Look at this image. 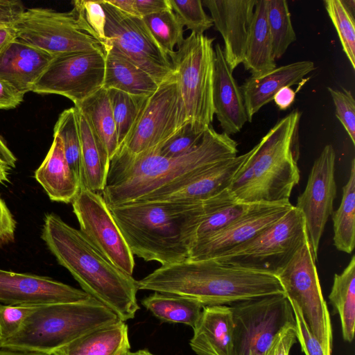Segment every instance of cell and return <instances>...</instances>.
<instances>
[{
	"instance_id": "30",
	"label": "cell",
	"mask_w": 355,
	"mask_h": 355,
	"mask_svg": "<svg viewBox=\"0 0 355 355\" xmlns=\"http://www.w3.org/2000/svg\"><path fill=\"white\" fill-rule=\"evenodd\" d=\"M75 107L85 116L111 160L119 142L107 90L102 87Z\"/></svg>"
},
{
	"instance_id": "31",
	"label": "cell",
	"mask_w": 355,
	"mask_h": 355,
	"mask_svg": "<svg viewBox=\"0 0 355 355\" xmlns=\"http://www.w3.org/2000/svg\"><path fill=\"white\" fill-rule=\"evenodd\" d=\"M329 300L340 316L343 339L351 343L354 340L355 329L354 255L341 273L334 275Z\"/></svg>"
},
{
	"instance_id": "58",
	"label": "cell",
	"mask_w": 355,
	"mask_h": 355,
	"mask_svg": "<svg viewBox=\"0 0 355 355\" xmlns=\"http://www.w3.org/2000/svg\"><path fill=\"white\" fill-rule=\"evenodd\" d=\"M2 345H3V342H2V340H1V339L0 338V349L2 348Z\"/></svg>"
},
{
	"instance_id": "57",
	"label": "cell",
	"mask_w": 355,
	"mask_h": 355,
	"mask_svg": "<svg viewBox=\"0 0 355 355\" xmlns=\"http://www.w3.org/2000/svg\"><path fill=\"white\" fill-rule=\"evenodd\" d=\"M125 355H155L148 349H139L136 352H128Z\"/></svg>"
},
{
	"instance_id": "49",
	"label": "cell",
	"mask_w": 355,
	"mask_h": 355,
	"mask_svg": "<svg viewBox=\"0 0 355 355\" xmlns=\"http://www.w3.org/2000/svg\"><path fill=\"white\" fill-rule=\"evenodd\" d=\"M135 5L141 18L172 9L170 0H135Z\"/></svg>"
},
{
	"instance_id": "40",
	"label": "cell",
	"mask_w": 355,
	"mask_h": 355,
	"mask_svg": "<svg viewBox=\"0 0 355 355\" xmlns=\"http://www.w3.org/2000/svg\"><path fill=\"white\" fill-rule=\"evenodd\" d=\"M73 10L85 21L106 52L110 48L105 35V14L100 1L75 0Z\"/></svg>"
},
{
	"instance_id": "29",
	"label": "cell",
	"mask_w": 355,
	"mask_h": 355,
	"mask_svg": "<svg viewBox=\"0 0 355 355\" xmlns=\"http://www.w3.org/2000/svg\"><path fill=\"white\" fill-rule=\"evenodd\" d=\"M243 64L252 75L260 74L276 67L268 25L266 0L257 1Z\"/></svg>"
},
{
	"instance_id": "4",
	"label": "cell",
	"mask_w": 355,
	"mask_h": 355,
	"mask_svg": "<svg viewBox=\"0 0 355 355\" xmlns=\"http://www.w3.org/2000/svg\"><path fill=\"white\" fill-rule=\"evenodd\" d=\"M41 238L83 291L115 313L121 321L135 318L139 309L137 280L112 264L80 230L59 216L48 214Z\"/></svg>"
},
{
	"instance_id": "19",
	"label": "cell",
	"mask_w": 355,
	"mask_h": 355,
	"mask_svg": "<svg viewBox=\"0 0 355 355\" xmlns=\"http://www.w3.org/2000/svg\"><path fill=\"white\" fill-rule=\"evenodd\" d=\"M92 296L50 277L0 269V302L6 305L76 302Z\"/></svg>"
},
{
	"instance_id": "21",
	"label": "cell",
	"mask_w": 355,
	"mask_h": 355,
	"mask_svg": "<svg viewBox=\"0 0 355 355\" xmlns=\"http://www.w3.org/2000/svg\"><path fill=\"white\" fill-rule=\"evenodd\" d=\"M213 104L223 132L230 136L242 129L248 121L242 93L224 58L223 48L214 49Z\"/></svg>"
},
{
	"instance_id": "10",
	"label": "cell",
	"mask_w": 355,
	"mask_h": 355,
	"mask_svg": "<svg viewBox=\"0 0 355 355\" xmlns=\"http://www.w3.org/2000/svg\"><path fill=\"white\" fill-rule=\"evenodd\" d=\"M187 124L184 104L173 72L146 98L132 128L116 153L136 156L158 148Z\"/></svg>"
},
{
	"instance_id": "42",
	"label": "cell",
	"mask_w": 355,
	"mask_h": 355,
	"mask_svg": "<svg viewBox=\"0 0 355 355\" xmlns=\"http://www.w3.org/2000/svg\"><path fill=\"white\" fill-rule=\"evenodd\" d=\"M336 107V116L355 145V100L350 90L327 87Z\"/></svg>"
},
{
	"instance_id": "53",
	"label": "cell",
	"mask_w": 355,
	"mask_h": 355,
	"mask_svg": "<svg viewBox=\"0 0 355 355\" xmlns=\"http://www.w3.org/2000/svg\"><path fill=\"white\" fill-rule=\"evenodd\" d=\"M0 159L10 168H15L17 158L0 137Z\"/></svg>"
},
{
	"instance_id": "34",
	"label": "cell",
	"mask_w": 355,
	"mask_h": 355,
	"mask_svg": "<svg viewBox=\"0 0 355 355\" xmlns=\"http://www.w3.org/2000/svg\"><path fill=\"white\" fill-rule=\"evenodd\" d=\"M267 20L275 59L281 58L288 46L295 41L288 2L286 0H266Z\"/></svg>"
},
{
	"instance_id": "7",
	"label": "cell",
	"mask_w": 355,
	"mask_h": 355,
	"mask_svg": "<svg viewBox=\"0 0 355 355\" xmlns=\"http://www.w3.org/2000/svg\"><path fill=\"white\" fill-rule=\"evenodd\" d=\"M213 38L191 33L169 55L184 104L188 124L203 131L214 119Z\"/></svg>"
},
{
	"instance_id": "46",
	"label": "cell",
	"mask_w": 355,
	"mask_h": 355,
	"mask_svg": "<svg viewBox=\"0 0 355 355\" xmlns=\"http://www.w3.org/2000/svg\"><path fill=\"white\" fill-rule=\"evenodd\" d=\"M24 10L20 1L0 0V28L12 27Z\"/></svg>"
},
{
	"instance_id": "11",
	"label": "cell",
	"mask_w": 355,
	"mask_h": 355,
	"mask_svg": "<svg viewBox=\"0 0 355 355\" xmlns=\"http://www.w3.org/2000/svg\"><path fill=\"white\" fill-rule=\"evenodd\" d=\"M275 275L288 300L294 301L300 309L306 324L322 345L326 355H331V320L309 239Z\"/></svg>"
},
{
	"instance_id": "33",
	"label": "cell",
	"mask_w": 355,
	"mask_h": 355,
	"mask_svg": "<svg viewBox=\"0 0 355 355\" xmlns=\"http://www.w3.org/2000/svg\"><path fill=\"white\" fill-rule=\"evenodd\" d=\"M334 245L339 251L351 254L355 246V159L351 162L349 179L343 187L342 199L333 213Z\"/></svg>"
},
{
	"instance_id": "56",
	"label": "cell",
	"mask_w": 355,
	"mask_h": 355,
	"mask_svg": "<svg viewBox=\"0 0 355 355\" xmlns=\"http://www.w3.org/2000/svg\"><path fill=\"white\" fill-rule=\"evenodd\" d=\"M343 1L349 10L354 15L355 1L354 0H343Z\"/></svg>"
},
{
	"instance_id": "38",
	"label": "cell",
	"mask_w": 355,
	"mask_h": 355,
	"mask_svg": "<svg viewBox=\"0 0 355 355\" xmlns=\"http://www.w3.org/2000/svg\"><path fill=\"white\" fill-rule=\"evenodd\" d=\"M327 14L334 24L343 50L355 69V21L354 15L343 0H324Z\"/></svg>"
},
{
	"instance_id": "26",
	"label": "cell",
	"mask_w": 355,
	"mask_h": 355,
	"mask_svg": "<svg viewBox=\"0 0 355 355\" xmlns=\"http://www.w3.org/2000/svg\"><path fill=\"white\" fill-rule=\"evenodd\" d=\"M159 83L114 48L105 54V69L103 87L116 89L141 97H148Z\"/></svg>"
},
{
	"instance_id": "16",
	"label": "cell",
	"mask_w": 355,
	"mask_h": 355,
	"mask_svg": "<svg viewBox=\"0 0 355 355\" xmlns=\"http://www.w3.org/2000/svg\"><path fill=\"white\" fill-rule=\"evenodd\" d=\"M336 153L326 145L315 160L304 191L295 206L302 214L309 243L316 261L319 245L326 223L333 214L336 197L335 180Z\"/></svg>"
},
{
	"instance_id": "44",
	"label": "cell",
	"mask_w": 355,
	"mask_h": 355,
	"mask_svg": "<svg viewBox=\"0 0 355 355\" xmlns=\"http://www.w3.org/2000/svg\"><path fill=\"white\" fill-rule=\"evenodd\" d=\"M292 306L296 327V336L305 355H326L318 340L309 331L297 304L288 300Z\"/></svg>"
},
{
	"instance_id": "28",
	"label": "cell",
	"mask_w": 355,
	"mask_h": 355,
	"mask_svg": "<svg viewBox=\"0 0 355 355\" xmlns=\"http://www.w3.org/2000/svg\"><path fill=\"white\" fill-rule=\"evenodd\" d=\"M130 349L128 325L119 321L87 334L51 355H125Z\"/></svg>"
},
{
	"instance_id": "55",
	"label": "cell",
	"mask_w": 355,
	"mask_h": 355,
	"mask_svg": "<svg viewBox=\"0 0 355 355\" xmlns=\"http://www.w3.org/2000/svg\"><path fill=\"white\" fill-rule=\"evenodd\" d=\"M10 168L0 159V184L8 182L9 170Z\"/></svg>"
},
{
	"instance_id": "23",
	"label": "cell",
	"mask_w": 355,
	"mask_h": 355,
	"mask_svg": "<svg viewBox=\"0 0 355 355\" xmlns=\"http://www.w3.org/2000/svg\"><path fill=\"white\" fill-rule=\"evenodd\" d=\"M189 345L197 355H233L234 323L230 306H205Z\"/></svg>"
},
{
	"instance_id": "51",
	"label": "cell",
	"mask_w": 355,
	"mask_h": 355,
	"mask_svg": "<svg viewBox=\"0 0 355 355\" xmlns=\"http://www.w3.org/2000/svg\"><path fill=\"white\" fill-rule=\"evenodd\" d=\"M107 1L127 15L141 17L136 8L135 0H108Z\"/></svg>"
},
{
	"instance_id": "17",
	"label": "cell",
	"mask_w": 355,
	"mask_h": 355,
	"mask_svg": "<svg viewBox=\"0 0 355 355\" xmlns=\"http://www.w3.org/2000/svg\"><path fill=\"white\" fill-rule=\"evenodd\" d=\"M292 207L290 201L257 203L224 228L196 242L188 259H214L254 237L284 216Z\"/></svg>"
},
{
	"instance_id": "41",
	"label": "cell",
	"mask_w": 355,
	"mask_h": 355,
	"mask_svg": "<svg viewBox=\"0 0 355 355\" xmlns=\"http://www.w3.org/2000/svg\"><path fill=\"white\" fill-rule=\"evenodd\" d=\"M205 130H197L187 124L160 147L153 150L166 157L180 156L191 150L201 141Z\"/></svg>"
},
{
	"instance_id": "15",
	"label": "cell",
	"mask_w": 355,
	"mask_h": 355,
	"mask_svg": "<svg viewBox=\"0 0 355 355\" xmlns=\"http://www.w3.org/2000/svg\"><path fill=\"white\" fill-rule=\"evenodd\" d=\"M71 203L80 231L112 264L132 276L134 255L102 194L81 189Z\"/></svg>"
},
{
	"instance_id": "14",
	"label": "cell",
	"mask_w": 355,
	"mask_h": 355,
	"mask_svg": "<svg viewBox=\"0 0 355 355\" xmlns=\"http://www.w3.org/2000/svg\"><path fill=\"white\" fill-rule=\"evenodd\" d=\"M105 54L91 51L54 57L31 92L61 95L76 106L103 87Z\"/></svg>"
},
{
	"instance_id": "36",
	"label": "cell",
	"mask_w": 355,
	"mask_h": 355,
	"mask_svg": "<svg viewBox=\"0 0 355 355\" xmlns=\"http://www.w3.org/2000/svg\"><path fill=\"white\" fill-rule=\"evenodd\" d=\"M53 134L62 139L67 162L80 179L81 167V139L78 111L74 106L64 110L54 126Z\"/></svg>"
},
{
	"instance_id": "48",
	"label": "cell",
	"mask_w": 355,
	"mask_h": 355,
	"mask_svg": "<svg viewBox=\"0 0 355 355\" xmlns=\"http://www.w3.org/2000/svg\"><path fill=\"white\" fill-rule=\"evenodd\" d=\"M24 94L6 81L0 79V110H10L18 106Z\"/></svg>"
},
{
	"instance_id": "50",
	"label": "cell",
	"mask_w": 355,
	"mask_h": 355,
	"mask_svg": "<svg viewBox=\"0 0 355 355\" xmlns=\"http://www.w3.org/2000/svg\"><path fill=\"white\" fill-rule=\"evenodd\" d=\"M295 99V92L291 87L281 88L274 96L272 101L282 110L289 108Z\"/></svg>"
},
{
	"instance_id": "12",
	"label": "cell",
	"mask_w": 355,
	"mask_h": 355,
	"mask_svg": "<svg viewBox=\"0 0 355 355\" xmlns=\"http://www.w3.org/2000/svg\"><path fill=\"white\" fill-rule=\"evenodd\" d=\"M234 323L233 355H265L276 335L295 324L292 306L284 294L231 304Z\"/></svg>"
},
{
	"instance_id": "27",
	"label": "cell",
	"mask_w": 355,
	"mask_h": 355,
	"mask_svg": "<svg viewBox=\"0 0 355 355\" xmlns=\"http://www.w3.org/2000/svg\"><path fill=\"white\" fill-rule=\"evenodd\" d=\"M78 111L81 139L80 189L102 194L106 185L110 160L87 119Z\"/></svg>"
},
{
	"instance_id": "52",
	"label": "cell",
	"mask_w": 355,
	"mask_h": 355,
	"mask_svg": "<svg viewBox=\"0 0 355 355\" xmlns=\"http://www.w3.org/2000/svg\"><path fill=\"white\" fill-rule=\"evenodd\" d=\"M15 39L16 35L12 27L0 28V54Z\"/></svg>"
},
{
	"instance_id": "35",
	"label": "cell",
	"mask_w": 355,
	"mask_h": 355,
	"mask_svg": "<svg viewBox=\"0 0 355 355\" xmlns=\"http://www.w3.org/2000/svg\"><path fill=\"white\" fill-rule=\"evenodd\" d=\"M142 19L155 42L168 56L184 40V26L172 9L144 16Z\"/></svg>"
},
{
	"instance_id": "37",
	"label": "cell",
	"mask_w": 355,
	"mask_h": 355,
	"mask_svg": "<svg viewBox=\"0 0 355 355\" xmlns=\"http://www.w3.org/2000/svg\"><path fill=\"white\" fill-rule=\"evenodd\" d=\"M107 90L116 124L119 148L132 128L147 97L135 96L113 89Z\"/></svg>"
},
{
	"instance_id": "45",
	"label": "cell",
	"mask_w": 355,
	"mask_h": 355,
	"mask_svg": "<svg viewBox=\"0 0 355 355\" xmlns=\"http://www.w3.org/2000/svg\"><path fill=\"white\" fill-rule=\"evenodd\" d=\"M296 342L295 324L288 325L276 335L265 355H289Z\"/></svg>"
},
{
	"instance_id": "8",
	"label": "cell",
	"mask_w": 355,
	"mask_h": 355,
	"mask_svg": "<svg viewBox=\"0 0 355 355\" xmlns=\"http://www.w3.org/2000/svg\"><path fill=\"white\" fill-rule=\"evenodd\" d=\"M12 28L17 40L53 57L91 51L106 53L102 43L73 9L61 12L49 8H28Z\"/></svg>"
},
{
	"instance_id": "39",
	"label": "cell",
	"mask_w": 355,
	"mask_h": 355,
	"mask_svg": "<svg viewBox=\"0 0 355 355\" xmlns=\"http://www.w3.org/2000/svg\"><path fill=\"white\" fill-rule=\"evenodd\" d=\"M173 11L184 26L196 35H203L213 25V21L204 10L200 0H170Z\"/></svg>"
},
{
	"instance_id": "32",
	"label": "cell",
	"mask_w": 355,
	"mask_h": 355,
	"mask_svg": "<svg viewBox=\"0 0 355 355\" xmlns=\"http://www.w3.org/2000/svg\"><path fill=\"white\" fill-rule=\"evenodd\" d=\"M141 304L163 322L182 323L193 329L203 309L200 304L191 300L158 292L144 298Z\"/></svg>"
},
{
	"instance_id": "47",
	"label": "cell",
	"mask_w": 355,
	"mask_h": 355,
	"mask_svg": "<svg viewBox=\"0 0 355 355\" xmlns=\"http://www.w3.org/2000/svg\"><path fill=\"white\" fill-rule=\"evenodd\" d=\"M15 224L7 205L0 197V246L13 241Z\"/></svg>"
},
{
	"instance_id": "24",
	"label": "cell",
	"mask_w": 355,
	"mask_h": 355,
	"mask_svg": "<svg viewBox=\"0 0 355 355\" xmlns=\"http://www.w3.org/2000/svg\"><path fill=\"white\" fill-rule=\"evenodd\" d=\"M54 57L21 42H11L0 54V79L25 94Z\"/></svg>"
},
{
	"instance_id": "13",
	"label": "cell",
	"mask_w": 355,
	"mask_h": 355,
	"mask_svg": "<svg viewBox=\"0 0 355 355\" xmlns=\"http://www.w3.org/2000/svg\"><path fill=\"white\" fill-rule=\"evenodd\" d=\"M100 3L105 14V35L110 47L159 83L174 72L169 56L155 42L142 18L127 15L105 0Z\"/></svg>"
},
{
	"instance_id": "20",
	"label": "cell",
	"mask_w": 355,
	"mask_h": 355,
	"mask_svg": "<svg viewBox=\"0 0 355 355\" xmlns=\"http://www.w3.org/2000/svg\"><path fill=\"white\" fill-rule=\"evenodd\" d=\"M257 0H203L224 41V58L233 71L243 63L250 26Z\"/></svg>"
},
{
	"instance_id": "54",
	"label": "cell",
	"mask_w": 355,
	"mask_h": 355,
	"mask_svg": "<svg viewBox=\"0 0 355 355\" xmlns=\"http://www.w3.org/2000/svg\"><path fill=\"white\" fill-rule=\"evenodd\" d=\"M0 355H49L46 354L34 352H26V351H19V350H12L8 349H0Z\"/></svg>"
},
{
	"instance_id": "18",
	"label": "cell",
	"mask_w": 355,
	"mask_h": 355,
	"mask_svg": "<svg viewBox=\"0 0 355 355\" xmlns=\"http://www.w3.org/2000/svg\"><path fill=\"white\" fill-rule=\"evenodd\" d=\"M248 153L216 161L137 201H174L197 203L227 189Z\"/></svg>"
},
{
	"instance_id": "25",
	"label": "cell",
	"mask_w": 355,
	"mask_h": 355,
	"mask_svg": "<svg viewBox=\"0 0 355 355\" xmlns=\"http://www.w3.org/2000/svg\"><path fill=\"white\" fill-rule=\"evenodd\" d=\"M35 178L51 200L69 203L79 193L80 179L69 166L58 135L53 134L51 146L35 171Z\"/></svg>"
},
{
	"instance_id": "43",
	"label": "cell",
	"mask_w": 355,
	"mask_h": 355,
	"mask_svg": "<svg viewBox=\"0 0 355 355\" xmlns=\"http://www.w3.org/2000/svg\"><path fill=\"white\" fill-rule=\"evenodd\" d=\"M37 306L0 304V338L3 343L19 331L26 318Z\"/></svg>"
},
{
	"instance_id": "3",
	"label": "cell",
	"mask_w": 355,
	"mask_h": 355,
	"mask_svg": "<svg viewBox=\"0 0 355 355\" xmlns=\"http://www.w3.org/2000/svg\"><path fill=\"white\" fill-rule=\"evenodd\" d=\"M133 255L161 266L188 259L202 202L135 201L108 206Z\"/></svg>"
},
{
	"instance_id": "9",
	"label": "cell",
	"mask_w": 355,
	"mask_h": 355,
	"mask_svg": "<svg viewBox=\"0 0 355 355\" xmlns=\"http://www.w3.org/2000/svg\"><path fill=\"white\" fill-rule=\"evenodd\" d=\"M307 239L304 216L293 205L284 216L254 237L214 260L275 275Z\"/></svg>"
},
{
	"instance_id": "1",
	"label": "cell",
	"mask_w": 355,
	"mask_h": 355,
	"mask_svg": "<svg viewBox=\"0 0 355 355\" xmlns=\"http://www.w3.org/2000/svg\"><path fill=\"white\" fill-rule=\"evenodd\" d=\"M238 144L209 126L189 152L166 157L152 150L136 156L116 153L102 196L107 206L137 201L216 161L236 157Z\"/></svg>"
},
{
	"instance_id": "5",
	"label": "cell",
	"mask_w": 355,
	"mask_h": 355,
	"mask_svg": "<svg viewBox=\"0 0 355 355\" xmlns=\"http://www.w3.org/2000/svg\"><path fill=\"white\" fill-rule=\"evenodd\" d=\"M301 114L297 110L288 113L250 150L228 188L237 201H289L300 178L297 163Z\"/></svg>"
},
{
	"instance_id": "2",
	"label": "cell",
	"mask_w": 355,
	"mask_h": 355,
	"mask_svg": "<svg viewBox=\"0 0 355 355\" xmlns=\"http://www.w3.org/2000/svg\"><path fill=\"white\" fill-rule=\"evenodd\" d=\"M138 290L183 297L203 307L231 305L268 295L284 294L277 277L224 264L214 259L192 260L161 266L137 281Z\"/></svg>"
},
{
	"instance_id": "6",
	"label": "cell",
	"mask_w": 355,
	"mask_h": 355,
	"mask_svg": "<svg viewBox=\"0 0 355 355\" xmlns=\"http://www.w3.org/2000/svg\"><path fill=\"white\" fill-rule=\"evenodd\" d=\"M121 321L101 302L88 300L38 306L3 349L51 355L76 339Z\"/></svg>"
},
{
	"instance_id": "22",
	"label": "cell",
	"mask_w": 355,
	"mask_h": 355,
	"mask_svg": "<svg viewBox=\"0 0 355 355\" xmlns=\"http://www.w3.org/2000/svg\"><path fill=\"white\" fill-rule=\"evenodd\" d=\"M315 69L309 60L293 62L257 75H251L240 89L248 119L266 104L272 101L275 94L282 87L300 84L304 78Z\"/></svg>"
}]
</instances>
